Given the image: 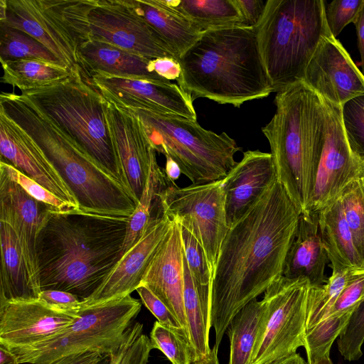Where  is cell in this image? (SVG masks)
I'll return each instance as SVG.
<instances>
[{
  "label": "cell",
  "instance_id": "1",
  "mask_svg": "<svg viewBox=\"0 0 364 364\" xmlns=\"http://www.w3.org/2000/svg\"><path fill=\"white\" fill-rule=\"evenodd\" d=\"M299 213L277 181L229 227L210 288V326L219 348L236 314L283 276Z\"/></svg>",
  "mask_w": 364,
  "mask_h": 364
},
{
  "label": "cell",
  "instance_id": "2",
  "mask_svg": "<svg viewBox=\"0 0 364 364\" xmlns=\"http://www.w3.org/2000/svg\"><path fill=\"white\" fill-rule=\"evenodd\" d=\"M129 218L51 210L38 235L41 290L90 297L122 258Z\"/></svg>",
  "mask_w": 364,
  "mask_h": 364
},
{
  "label": "cell",
  "instance_id": "3",
  "mask_svg": "<svg viewBox=\"0 0 364 364\" xmlns=\"http://www.w3.org/2000/svg\"><path fill=\"white\" fill-rule=\"evenodd\" d=\"M180 88L193 101L208 98L240 107L272 92L259 51L255 28L203 31L178 58Z\"/></svg>",
  "mask_w": 364,
  "mask_h": 364
},
{
  "label": "cell",
  "instance_id": "4",
  "mask_svg": "<svg viewBox=\"0 0 364 364\" xmlns=\"http://www.w3.org/2000/svg\"><path fill=\"white\" fill-rule=\"evenodd\" d=\"M0 112L38 146L75 197L80 211L125 218L133 214L138 201L132 193L27 98L1 92Z\"/></svg>",
  "mask_w": 364,
  "mask_h": 364
},
{
  "label": "cell",
  "instance_id": "5",
  "mask_svg": "<svg viewBox=\"0 0 364 364\" xmlns=\"http://www.w3.org/2000/svg\"><path fill=\"white\" fill-rule=\"evenodd\" d=\"M276 111L262 132L277 181L299 214L307 212L321 154L324 109L321 96L304 81L277 93Z\"/></svg>",
  "mask_w": 364,
  "mask_h": 364
},
{
  "label": "cell",
  "instance_id": "6",
  "mask_svg": "<svg viewBox=\"0 0 364 364\" xmlns=\"http://www.w3.org/2000/svg\"><path fill=\"white\" fill-rule=\"evenodd\" d=\"M326 4L323 0H267L255 31L273 92L303 81L320 43L332 36Z\"/></svg>",
  "mask_w": 364,
  "mask_h": 364
},
{
  "label": "cell",
  "instance_id": "7",
  "mask_svg": "<svg viewBox=\"0 0 364 364\" xmlns=\"http://www.w3.org/2000/svg\"><path fill=\"white\" fill-rule=\"evenodd\" d=\"M21 95L127 188L108 124L107 101L89 83L79 65L65 78Z\"/></svg>",
  "mask_w": 364,
  "mask_h": 364
},
{
  "label": "cell",
  "instance_id": "8",
  "mask_svg": "<svg viewBox=\"0 0 364 364\" xmlns=\"http://www.w3.org/2000/svg\"><path fill=\"white\" fill-rule=\"evenodd\" d=\"M156 151L171 158L192 184L223 179L236 165L241 148L225 132L218 134L183 117L134 110Z\"/></svg>",
  "mask_w": 364,
  "mask_h": 364
},
{
  "label": "cell",
  "instance_id": "9",
  "mask_svg": "<svg viewBox=\"0 0 364 364\" xmlns=\"http://www.w3.org/2000/svg\"><path fill=\"white\" fill-rule=\"evenodd\" d=\"M141 308V302L131 294L98 305L79 306L77 318L60 333L35 345L9 350L20 364H47L85 352L109 356L124 342Z\"/></svg>",
  "mask_w": 364,
  "mask_h": 364
},
{
  "label": "cell",
  "instance_id": "10",
  "mask_svg": "<svg viewBox=\"0 0 364 364\" xmlns=\"http://www.w3.org/2000/svg\"><path fill=\"white\" fill-rule=\"evenodd\" d=\"M309 287L307 279L282 276L267 289L249 364H267L304 347Z\"/></svg>",
  "mask_w": 364,
  "mask_h": 364
},
{
  "label": "cell",
  "instance_id": "11",
  "mask_svg": "<svg viewBox=\"0 0 364 364\" xmlns=\"http://www.w3.org/2000/svg\"><path fill=\"white\" fill-rule=\"evenodd\" d=\"M159 197L163 213L178 223L197 240L213 276L229 228L223 179L178 187L168 178L167 186Z\"/></svg>",
  "mask_w": 364,
  "mask_h": 364
},
{
  "label": "cell",
  "instance_id": "12",
  "mask_svg": "<svg viewBox=\"0 0 364 364\" xmlns=\"http://www.w3.org/2000/svg\"><path fill=\"white\" fill-rule=\"evenodd\" d=\"M85 6L89 39L110 43L150 60H176L138 11L134 0H85Z\"/></svg>",
  "mask_w": 364,
  "mask_h": 364
},
{
  "label": "cell",
  "instance_id": "13",
  "mask_svg": "<svg viewBox=\"0 0 364 364\" xmlns=\"http://www.w3.org/2000/svg\"><path fill=\"white\" fill-rule=\"evenodd\" d=\"M0 22L32 36L69 70L78 65L81 42L67 0H1Z\"/></svg>",
  "mask_w": 364,
  "mask_h": 364
},
{
  "label": "cell",
  "instance_id": "14",
  "mask_svg": "<svg viewBox=\"0 0 364 364\" xmlns=\"http://www.w3.org/2000/svg\"><path fill=\"white\" fill-rule=\"evenodd\" d=\"M321 97L324 109L323 139L308 210L316 213L335 200L350 182L364 176V159L349 145L341 107Z\"/></svg>",
  "mask_w": 364,
  "mask_h": 364
},
{
  "label": "cell",
  "instance_id": "15",
  "mask_svg": "<svg viewBox=\"0 0 364 364\" xmlns=\"http://www.w3.org/2000/svg\"><path fill=\"white\" fill-rule=\"evenodd\" d=\"M82 73L89 83L107 102L119 107L197 120L193 100L179 86L172 82H155L97 73Z\"/></svg>",
  "mask_w": 364,
  "mask_h": 364
},
{
  "label": "cell",
  "instance_id": "16",
  "mask_svg": "<svg viewBox=\"0 0 364 364\" xmlns=\"http://www.w3.org/2000/svg\"><path fill=\"white\" fill-rule=\"evenodd\" d=\"M78 316L79 306L60 308L39 298L1 303L0 345L9 350L35 345L60 333Z\"/></svg>",
  "mask_w": 364,
  "mask_h": 364
},
{
  "label": "cell",
  "instance_id": "17",
  "mask_svg": "<svg viewBox=\"0 0 364 364\" xmlns=\"http://www.w3.org/2000/svg\"><path fill=\"white\" fill-rule=\"evenodd\" d=\"M303 81L339 107L364 93L363 74L333 36L320 43L307 65Z\"/></svg>",
  "mask_w": 364,
  "mask_h": 364
},
{
  "label": "cell",
  "instance_id": "18",
  "mask_svg": "<svg viewBox=\"0 0 364 364\" xmlns=\"http://www.w3.org/2000/svg\"><path fill=\"white\" fill-rule=\"evenodd\" d=\"M173 220L164 213L154 218L139 240L122 257L100 287L79 306L104 304L130 295L140 285L151 259L168 234Z\"/></svg>",
  "mask_w": 364,
  "mask_h": 364
},
{
  "label": "cell",
  "instance_id": "19",
  "mask_svg": "<svg viewBox=\"0 0 364 364\" xmlns=\"http://www.w3.org/2000/svg\"><path fill=\"white\" fill-rule=\"evenodd\" d=\"M107 117L125 185L139 202L156 151L135 111L107 102Z\"/></svg>",
  "mask_w": 364,
  "mask_h": 364
},
{
  "label": "cell",
  "instance_id": "20",
  "mask_svg": "<svg viewBox=\"0 0 364 364\" xmlns=\"http://www.w3.org/2000/svg\"><path fill=\"white\" fill-rule=\"evenodd\" d=\"M0 161L11 165L80 210L69 187L38 146L2 112H0Z\"/></svg>",
  "mask_w": 364,
  "mask_h": 364
},
{
  "label": "cell",
  "instance_id": "21",
  "mask_svg": "<svg viewBox=\"0 0 364 364\" xmlns=\"http://www.w3.org/2000/svg\"><path fill=\"white\" fill-rule=\"evenodd\" d=\"M51 210L50 206L31 197L0 169V221L14 231L30 276L38 287L37 238Z\"/></svg>",
  "mask_w": 364,
  "mask_h": 364
},
{
  "label": "cell",
  "instance_id": "22",
  "mask_svg": "<svg viewBox=\"0 0 364 364\" xmlns=\"http://www.w3.org/2000/svg\"><path fill=\"white\" fill-rule=\"evenodd\" d=\"M183 256L181 225L173 220L168 234L149 263L140 284L147 287L164 303L190 338L183 306Z\"/></svg>",
  "mask_w": 364,
  "mask_h": 364
},
{
  "label": "cell",
  "instance_id": "23",
  "mask_svg": "<svg viewBox=\"0 0 364 364\" xmlns=\"http://www.w3.org/2000/svg\"><path fill=\"white\" fill-rule=\"evenodd\" d=\"M271 153L249 150L223 179L226 218L230 227L277 181Z\"/></svg>",
  "mask_w": 364,
  "mask_h": 364
},
{
  "label": "cell",
  "instance_id": "24",
  "mask_svg": "<svg viewBox=\"0 0 364 364\" xmlns=\"http://www.w3.org/2000/svg\"><path fill=\"white\" fill-rule=\"evenodd\" d=\"M328 261L321 236L318 213L299 214L294 239L288 250L283 276L288 279H307L318 287L326 282L325 271Z\"/></svg>",
  "mask_w": 364,
  "mask_h": 364
},
{
  "label": "cell",
  "instance_id": "25",
  "mask_svg": "<svg viewBox=\"0 0 364 364\" xmlns=\"http://www.w3.org/2000/svg\"><path fill=\"white\" fill-rule=\"evenodd\" d=\"M78 65L85 73L171 83L149 70L151 60L132 53L110 43L88 39L79 47Z\"/></svg>",
  "mask_w": 364,
  "mask_h": 364
},
{
  "label": "cell",
  "instance_id": "26",
  "mask_svg": "<svg viewBox=\"0 0 364 364\" xmlns=\"http://www.w3.org/2000/svg\"><path fill=\"white\" fill-rule=\"evenodd\" d=\"M318 213L321 236L332 272L364 269V260L355 247L340 198L338 197Z\"/></svg>",
  "mask_w": 364,
  "mask_h": 364
},
{
  "label": "cell",
  "instance_id": "27",
  "mask_svg": "<svg viewBox=\"0 0 364 364\" xmlns=\"http://www.w3.org/2000/svg\"><path fill=\"white\" fill-rule=\"evenodd\" d=\"M0 304L38 299L41 291L32 280L11 227L0 221Z\"/></svg>",
  "mask_w": 364,
  "mask_h": 364
},
{
  "label": "cell",
  "instance_id": "28",
  "mask_svg": "<svg viewBox=\"0 0 364 364\" xmlns=\"http://www.w3.org/2000/svg\"><path fill=\"white\" fill-rule=\"evenodd\" d=\"M134 3L140 14L167 44L177 61L202 33L169 6L166 0H134Z\"/></svg>",
  "mask_w": 364,
  "mask_h": 364
},
{
  "label": "cell",
  "instance_id": "29",
  "mask_svg": "<svg viewBox=\"0 0 364 364\" xmlns=\"http://www.w3.org/2000/svg\"><path fill=\"white\" fill-rule=\"evenodd\" d=\"M167 4L200 32L241 26L242 16L234 0H166Z\"/></svg>",
  "mask_w": 364,
  "mask_h": 364
},
{
  "label": "cell",
  "instance_id": "30",
  "mask_svg": "<svg viewBox=\"0 0 364 364\" xmlns=\"http://www.w3.org/2000/svg\"><path fill=\"white\" fill-rule=\"evenodd\" d=\"M167 183L164 170L159 166L154 155L142 195L129 220L122 257L139 240L150 223L159 216L153 215V211L156 205H161L159 196Z\"/></svg>",
  "mask_w": 364,
  "mask_h": 364
},
{
  "label": "cell",
  "instance_id": "31",
  "mask_svg": "<svg viewBox=\"0 0 364 364\" xmlns=\"http://www.w3.org/2000/svg\"><path fill=\"white\" fill-rule=\"evenodd\" d=\"M0 62L3 70L1 82L21 92L48 86L65 78L70 72L66 67L38 60Z\"/></svg>",
  "mask_w": 364,
  "mask_h": 364
},
{
  "label": "cell",
  "instance_id": "32",
  "mask_svg": "<svg viewBox=\"0 0 364 364\" xmlns=\"http://www.w3.org/2000/svg\"><path fill=\"white\" fill-rule=\"evenodd\" d=\"M262 311V301L255 299L230 322L226 329L230 341L228 364H249Z\"/></svg>",
  "mask_w": 364,
  "mask_h": 364
},
{
  "label": "cell",
  "instance_id": "33",
  "mask_svg": "<svg viewBox=\"0 0 364 364\" xmlns=\"http://www.w3.org/2000/svg\"><path fill=\"white\" fill-rule=\"evenodd\" d=\"M363 273L364 269H343L332 272L326 283L321 286L310 285L307 299L306 332L326 318L345 287Z\"/></svg>",
  "mask_w": 364,
  "mask_h": 364
},
{
  "label": "cell",
  "instance_id": "34",
  "mask_svg": "<svg viewBox=\"0 0 364 364\" xmlns=\"http://www.w3.org/2000/svg\"><path fill=\"white\" fill-rule=\"evenodd\" d=\"M21 60H38L66 67L32 36L0 22V61Z\"/></svg>",
  "mask_w": 364,
  "mask_h": 364
},
{
  "label": "cell",
  "instance_id": "35",
  "mask_svg": "<svg viewBox=\"0 0 364 364\" xmlns=\"http://www.w3.org/2000/svg\"><path fill=\"white\" fill-rule=\"evenodd\" d=\"M354 310L329 316L306 332L304 346L308 364L330 353L331 346L348 323Z\"/></svg>",
  "mask_w": 364,
  "mask_h": 364
},
{
  "label": "cell",
  "instance_id": "36",
  "mask_svg": "<svg viewBox=\"0 0 364 364\" xmlns=\"http://www.w3.org/2000/svg\"><path fill=\"white\" fill-rule=\"evenodd\" d=\"M338 198L355 247L364 260V176L350 182Z\"/></svg>",
  "mask_w": 364,
  "mask_h": 364
},
{
  "label": "cell",
  "instance_id": "37",
  "mask_svg": "<svg viewBox=\"0 0 364 364\" xmlns=\"http://www.w3.org/2000/svg\"><path fill=\"white\" fill-rule=\"evenodd\" d=\"M149 338L152 348L161 351L171 364H189L196 358L193 346L184 337L158 321L154 323Z\"/></svg>",
  "mask_w": 364,
  "mask_h": 364
},
{
  "label": "cell",
  "instance_id": "38",
  "mask_svg": "<svg viewBox=\"0 0 364 364\" xmlns=\"http://www.w3.org/2000/svg\"><path fill=\"white\" fill-rule=\"evenodd\" d=\"M143 324L135 322L127 329L119 349L112 353L107 364H147L153 349L150 338L143 333Z\"/></svg>",
  "mask_w": 364,
  "mask_h": 364
},
{
  "label": "cell",
  "instance_id": "39",
  "mask_svg": "<svg viewBox=\"0 0 364 364\" xmlns=\"http://www.w3.org/2000/svg\"><path fill=\"white\" fill-rule=\"evenodd\" d=\"M181 233L184 256L196 289L199 293L210 296L212 274L205 253L191 233L181 225Z\"/></svg>",
  "mask_w": 364,
  "mask_h": 364
},
{
  "label": "cell",
  "instance_id": "40",
  "mask_svg": "<svg viewBox=\"0 0 364 364\" xmlns=\"http://www.w3.org/2000/svg\"><path fill=\"white\" fill-rule=\"evenodd\" d=\"M341 110L349 145L355 153L364 159V93L345 102Z\"/></svg>",
  "mask_w": 364,
  "mask_h": 364
},
{
  "label": "cell",
  "instance_id": "41",
  "mask_svg": "<svg viewBox=\"0 0 364 364\" xmlns=\"http://www.w3.org/2000/svg\"><path fill=\"white\" fill-rule=\"evenodd\" d=\"M364 343V299L352 313L338 340V348L345 360L354 361L363 355Z\"/></svg>",
  "mask_w": 364,
  "mask_h": 364
},
{
  "label": "cell",
  "instance_id": "42",
  "mask_svg": "<svg viewBox=\"0 0 364 364\" xmlns=\"http://www.w3.org/2000/svg\"><path fill=\"white\" fill-rule=\"evenodd\" d=\"M0 169L3 170L10 178L16 182L28 195L50 206L53 210L58 212L79 210L11 165L0 161Z\"/></svg>",
  "mask_w": 364,
  "mask_h": 364
},
{
  "label": "cell",
  "instance_id": "43",
  "mask_svg": "<svg viewBox=\"0 0 364 364\" xmlns=\"http://www.w3.org/2000/svg\"><path fill=\"white\" fill-rule=\"evenodd\" d=\"M364 0H334L326 4V18L331 35L336 38L342 30L353 23Z\"/></svg>",
  "mask_w": 364,
  "mask_h": 364
},
{
  "label": "cell",
  "instance_id": "44",
  "mask_svg": "<svg viewBox=\"0 0 364 364\" xmlns=\"http://www.w3.org/2000/svg\"><path fill=\"white\" fill-rule=\"evenodd\" d=\"M136 291L138 292L144 305L157 318L160 323L178 333L191 343L188 334L176 316L162 301L145 285L140 284Z\"/></svg>",
  "mask_w": 364,
  "mask_h": 364
},
{
  "label": "cell",
  "instance_id": "45",
  "mask_svg": "<svg viewBox=\"0 0 364 364\" xmlns=\"http://www.w3.org/2000/svg\"><path fill=\"white\" fill-rule=\"evenodd\" d=\"M364 299V273L350 282L340 294L326 316L355 310Z\"/></svg>",
  "mask_w": 364,
  "mask_h": 364
},
{
  "label": "cell",
  "instance_id": "46",
  "mask_svg": "<svg viewBox=\"0 0 364 364\" xmlns=\"http://www.w3.org/2000/svg\"><path fill=\"white\" fill-rule=\"evenodd\" d=\"M267 0H234L241 16V27L255 28L264 13Z\"/></svg>",
  "mask_w": 364,
  "mask_h": 364
},
{
  "label": "cell",
  "instance_id": "47",
  "mask_svg": "<svg viewBox=\"0 0 364 364\" xmlns=\"http://www.w3.org/2000/svg\"><path fill=\"white\" fill-rule=\"evenodd\" d=\"M38 298L50 305L65 309L77 307L80 302L75 295L55 289L42 290Z\"/></svg>",
  "mask_w": 364,
  "mask_h": 364
},
{
  "label": "cell",
  "instance_id": "48",
  "mask_svg": "<svg viewBox=\"0 0 364 364\" xmlns=\"http://www.w3.org/2000/svg\"><path fill=\"white\" fill-rule=\"evenodd\" d=\"M149 70L169 81L177 80L181 74L178 62L167 58L151 60Z\"/></svg>",
  "mask_w": 364,
  "mask_h": 364
},
{
  "label": "cell",
  "instance_id": "49",
  "mask_svg": "<svg viewBox=\"0 0 364 364\" xmlns=\"http://www.w3.org/2000/svg\"><path fill=\"white\" fill-rule=\"evenodd\" d=\"M108 357L97 352H85L61 357L47 364H104Z\"/></svg>",
  "mask_w": 364,
  "mask_h": 364
},
{
  "label": "cell",
  "instance_id": "50",
  "mask_svg": "<svg viewBox=\"0 0 364 364\" xmlns=\"http://www.w3.org/2000/svg\"><path fill=\"white\" fill-rule=\"evenodd\" d=\"M353 23L356 29L358 49L361 58L360 65L362 67V73L364 75V4Z\"/></svg>",
  "mask_w": 364,
  "mask_h": 364
},
{
  "label": "cell",
  "instance_id": "51",
  "mask_svg": "<svg viewBox=\"0 0 364 364\" xmlns=\"http://www.w3.org/2000/svg\"><path fill=\"white\" fill-rule=\"evenodd\" d=\"M164 172L166 177L172 181L177 180L181 173V169L178 164L169 156H166V166Z\"/></svg>",
  "mask_w": 364,
  "mask_h": 364
},
{
  "label": "cell",
  "instance_id": "52",
  "mask_svg": "<svg viewBox=\"0 0 364 364\" xmlns=\"http://www.w3.org/2000/svg\"><path fill=\"white\" fill-rule=\"evenodd\" d=\"M218 348L213 346L205 356L193 359L189 364H220L218 358Z\"/></svg>",
  "mask_w": 364,
  "mask_h": 364
},
{
  "label": "cell",
  "instance_id": "53",
  "mask_svg": "<svg viewBox=\"0 0 364 364\" xmlns=\"http://www.w3.org/2000/svg\"><path fill=\"white\" fill-rule=\"evenodd\" d=\"M0 364H20L16 355L0 345Z\"/></svg>",
  "mask_w": 364,
  "mask_h": 364
},
{
  "label": "cell",
  "instance_id": "54",
  "mask_svg": "<svg viewBox=\"0 0 364 364\" xmlns=\"http://www.w3.org/2000/svg\"><path fill=\"white\" fill-rule=\"evenodd\" d=\"M267 364H308V363L304 360L299 353H294Z\"/></svg>",
  "mask_w": 364,
  "mask_h": 364
},
{
  "label": "cell",
  "instance_id": "55",
  "mask_svg": "<svg viewBox=\"0 0 364 364\" xmlns=\"http://www.w3.org/2000/svg\"><path fill=\"white\" fill-rule=\"evenodd\" d=\"M311 364H333L331 358H330V353L326 354L321 359L315 361L314 363Z\"/></svg>",
  "mask_w": 364,
  "mask_h": 364
}]
</instances>
